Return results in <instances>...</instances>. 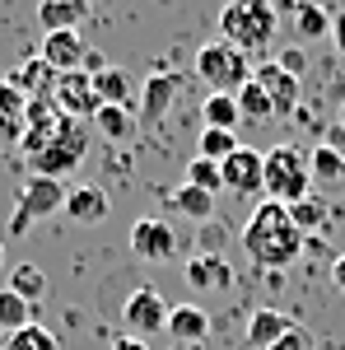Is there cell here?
<instances>
[{
    "label": "cell",
    "instance_id": "obj_1",
    "mask_svg": "<svg viewBox=\"0 0 345 350\" xmlns=\"http://www.w3.org/2000/svg\"><path fill=\"white\" fill-rule=\"evenodd\" d=\"M243 252L252 257V267H262V271L294 267V257H303V234L294 229L290 206L257 201V211L243 224Z\"/></svg>",
    "mask_w": 345,
    "mask_h": 350
},
{
    "label": "cell",
    "instance_id": "obj_2",
    "mask_svg": "<svg viewBox=\"0 0 345 350\" xmlns=\"http://www.w3.org/2000/svg\"><path fill=\"white\" fill-rule=\"evenodd\" d=\"M275 28H280V14H275L271 0H229L219 10V38L247 56L266 52L275 42Z\"/></svg>",
    "mask_w": 345,
    "mask_h": 350
},
{
    "label": "cell",
    "instance_id": "obj_3",
    "mask_svg": "<svg viewBox=\"0 0 345 350\" xmlns=\"http://www.w3.org/2000/svg\"><path fill=\"white\" fill-rule=\"evenodd\" d=\"M313 196V173H308V154H299L294 145H275L262 154V201L275 206H294Z\"/></svg>",
    "mask_w": 345,
    "mask_h": 350
},
{
    "label": "cell",
    "instance_id": "obj_4",
    "mask_svg": "<svg viewBox=\"0 0 345 350\" xmlns=\"http://www.w3.org/2000/svg\"><path fill=\"white\" fill-rule=\"evenodd\" d=\"M196 75L210 84V94H238L243 84L252 80V56L238 52L224 38H215L196 52Z\"/></svg>",
    "mask_w": 345,
    "mask_h": 350
},
{
    "label": "cell",
    "instance_id": "obj_5",
    "mask_svg": "<svg viewBox=\"0 0 345 350\" xmlns=\"http://www.w3.org/2000/svg\"><path fill=\"white\" fill-rule=\"evenodd\" d=\"M56 211H66V187H61L56 178H38V173H33L24 183V191H19V201H14L10 234L19 239V234H28L42 215H56Z\"/></svg>",
    "mask_w": 345,
    "mask_h": 350
},
{
    "label": "cell",
    "instance_id": "obj_6",
    "mask_svg": "<svg viewBox=\"0 0 345 350\" xmlns=\"http://www.w3.org/2000/svg\"><path fill=\"white\" fill-rule=\"evenodd\" d=\"M84 154H89V135L80 131V122H66L61 135H56L38 159H28V163H33L38 178H56V183H61L66 173H75V168L84 163Z\"/></svg>",
    "mask_w": 345,
    "mask_h": 350
},
{
    "label": "cell",
    "instance_id": "obj_7",
    "mask_svg": "<svg viewBox=\"0 0 345 350\" xmlns=\"http://www.w3.org/2000/svg\"><path fill=\"white\" fill-rule=\"evenodd\" d=\"M122 327H126V336H154V332H168V304L154 285H140L126 295L122 304Z\"/></svg>",
    "mask_w": 345,
    "mask_h": 350
},
{
    "label": "cell",
    "instance_id": "obj_8",
    "mask_svg": "<svg viewBox=\"0 0 345 350\" xmlns=\"http://www.w3.org/2000/svg\"><path fill=\"white\" fill-rule=\"evenodd\" d=\"M131 252L140 262H173L178 252V229L159 215H145L131 224Z\"/></svg>",
    "mask_w": 345,
    "mask_h": 350
},
{
    "label": "cell",
    "instance_id": "obj_9",
    "mask_svg": "<svg viewBox=\"0 0 345 350\" xmlns=\"http://www.w3.org/2000/svg\"><path fill=\"white\" fill-rule=\"evenodd\" d=\"M182 89H187V80L178 70H154L145 80V89H140V122L145 126H159L163 117L173 112V103L182 98Z\"/></svg>",
    "mask_w": 345,
    "mask_h": 350
},
{
    "label": "cell",
    "instance_id": "obj_10",
    "mask_svg": "<svg viewBox=\"0 0 345 350\" xmlns=\"http://www.w3.org/2000/svg\"><path fill=\"white\" fill-rule=\"evenodd\" d=\"M52 103L70 122H80V117H98V94H94V75L89 70H70V75H56V89H52Z\"/></svg>",
    "mask_w": 345,
    "mask_h": 350
},
{
    "label": "cell",
    "instance_id": "obj_11",
    "mask_svg": "<svg viewBox=\"0 0 345 350\" xmlns=\"http://www.w3.org/2000/svg\"><path fill=\"white\" fill-rule=\"evenodd\" d=\"M219 173H224V191H234V196H257L262 191V154L247 150V145H238L219 163Z\"/></svg>",
    "mask_w": 345,
    "mask_h": 350
},
{
    "label": "cell",
    "instance_id": "obj_12",
    "mask_svg": "<svg viewBox=\"0 0 345 350\" xmlns=\"http://www.w3.org/2000/svg\"><path fill=\"white\" fill-rule=\"evenodd\" d=\"M252 80L266 89V98H271L275 117H290V112L299 108V80H294L290 70H280L275 61H262V66L252 70Z\"/></svg>",
    "mask_w": 345,
    "mask_h": 350
},
{
    "label": "cell",
    "instance_id": "obj_13",
    "mask_svg": "<svg viewBox=\"0 0 345 350\" xmlns=\"http://www.w3.org/2000/svg\"><path fill=\"white\" fill-rule=\"evenodd\" d=\"M84 52H89V47H84L80 28H66V33H47L38 56L52 66L56 75H70V70H80V66H84Z\"/></svg>",
    "mask_w": 345,
    "mask_h": 350
},
{
    "label": "cell",
    "instance_id": "obj_14",
    "mask_svg": "<svg viewBox=\"0 0 345 350\" xmlns=\"http://www.w3.org/2000/svg\"><path fill=\"white\" fill-rule=\"evenodd\" d=\"M182 275H187L191 290H229V285H234V267H229L219 252H196L182 267Z\"/></svg>",
    "mask_w": 345,
    "mask_h": 350
},
{
    "label": "cell",
    "instance_id": "obj_15",
    "mask_svg": "<svg viewBox=\"0 0 345 350\" xmlns=\"http://www.w3.org/2000/svg\"><path fill=\"white\" fill-rule=\"evenodd\" d=\"M66 215L75 219V224H103L112 215V201H107L103 187L80 183V187H66Z\"/></svg>",
    "mask_w": 345,
    "mask_h": 350
},
{
    "label": "cell",
    "instance_id": "obj_16",
    "mask_svg": "<svg viewBox=\"0 0 345 350\" xmlns=\"http://www.w3.org/2000/svg\"><path fill=\"white\" fill-rule=\"evenodd\" d=\"M5 80L14 84L24 98H52V89H56V70L42 61V56H28V61H19Z\"/></svg>",
    "mask_w": 345,
    "mask_h": 350
},
{
    "label": "cell",
    "instance_id": "obj_17",
    "mask_svg": "<svg viewBox=\"0 0 345 350\" xmlns=\"http://www.w3.org/2000/svg\"><path fill=\"white\" fill-rule=\"evenodd\" d=\"M24 112H28V98L10 80H0V145H19V135H24Z\"/></svg>",
    "mask_w": 345,
    "mask_h": 350
},
{
    "label": "cell",
    "instance_id": "obj_18",
    "mask_svg": "<svg viewBox=\"0 0 345 350\" xmlns=\"http://www.w3.org/2000/svg\"><path fill=\"white\" fill-rule=\"evenodd\" d=\"M168 336H178L182 346L206 341V336H210V313L196 308V304H178V308H168Z\"/></svg>",
    "mask_w": 345,
    "mask_h": 350
},
{
    "label": "cell",
    "instance_id": "obj_19",
    "mask_svg": "<svg viewBox=\"0 0 345 350\" xmlns=\"http://www.w3.org/2000/svg\"><path fill=\"white\" fill-rule=\"evenodd\" d=\"M294 327V318H285L280 308H257L252 318H247V346H257V350H271L285 332Z\"/></svg>",
    "mask_w": 345,
    "mask_h": 350
},
{
    "label": "cell",
    "instance_id": "obj_20",
    "mask_svg": "<svg viewBox=\"0 0 345 350\" xmlns=\"http://www.w3.org/2000/svg\"><path fill=\"white\" fill-rule=\"evenodd\" d=\"M308 173H313V183H322V187L345 183V154H341V145H336V140L313 145V154H308Z\"/></svg>",
    "mask_w": 345,
    "mask_h": 350
},
{
    "label": "cell",
    "instance_id": "obj_21",
    "mask_svg": "<svg viewBox=\"0 0 345 350\" xmlns=\"http://www.w3.org/2000/svg\"><path fill=\"white\" fill-rule=\"evenodd\" d=\"M215 206H219V196L191 187V183H182V187L173 191V211H178L182 219H191V224H210V219H215Z\"/></svg>",
    "mask_w": 345,
    "mask_h": 350
},
{
    "label": "cell",
    "instance_id": "obj_22",
    "mask_svg": "<svg viewBox=\"0 0 345 350\" xmlns=\"http://www.w3.org/2000/svg\"><path fill=\"white\" fill-rule=\"evenodd\" d=\"M80 19H84L80 0H42L38 5V24L47 28V33H66V28H75Z\"/></svg>",
    "mask_w": 345,
    "mask_h": 350
},
{
    "label": "cell",
    "instance_id": "obj_23",
    "mask_svg": "<svg viewBox=\"0 0 345 350\" xmlns=\"http://www.w3.org/2000/svg\"><path fill=\"white\" fill-rule=\"evenodd\" d=\"M201 117H206V126H210V131H234V126L243 122L238 98H234V94H206Z\"/></svg>",
    "mask_w": 345,
    "mask_h": 350
},
{
    "label": "cell",
    "instance_id": "obj_24",
    "mask_svg": "<svg viewBox=\"0 0 345 350\" xmlns=\"http://www.w3.org/2000/svg\"><path fill=\"white\" fill-rule=\"evenodd\" d=\"M5 290H14L24 304H38V299L47 295V275H42V267H33V262H19V267L10 271Z\"/></svg>",
    "mask_w": 345,
    "mask_h": 350
},
{
    "label": "cell",
    "instance_id": "obj_25",
    "mask_svg": "<svg viewBox=\"0 0 345 350\" xmlns=\"http://www.w3.org/2000/svg\"><path fill=\"white\" fill-rule=\"evenodd\" d=\"M94 94H98V103H122V108H131V75L117 70V66H107L103 75H94Z\"/></svg>",
    "mask_w": 345,
    "mask_h": 350
},
{
    "label": "cell",
    "instance_id": "obj_26",
    "mask_svg": "<svg viewBox=\"0 0 345 350\" xmlns=\"http://www.w3.org/2000/svg\"><path fill=\"white\" fill-rule=\"evenodd\" d=\"M327 215H331V206L322 201V196H303V201H294L290 206V219H294V229L308 239V234H318L322 224H327Z\"/></svg>",
    "mask_w": 345,
    "mask_h": 350
},
{
    "label": "cell",
    "instance_id": "obj_27",
    "mask_svg": "<svg viewBox=\"0 0 345 350\" xmlns=\"http://www.w3.org/2000/svg\"><path fill=\"white\" fill-rule=\"evenodd\" d=\"M294 19H299V38H327L331 33V10H322L318 0H299L294 5Z\"/></svg>",
    "mask_w": 345,
    "mask_h": 350
},
{
    "label": "cell",
    "instance_id": "obj_28",
    "mask_svg": "<svg viewBox=\"0 0 345 350\" xmlns=\"http://www.w3.org/2000/svg\"><path fill=\"white\" fill-rule=\"evenodd\" d=\"M94 126H98L107 140H126V135L135 131V117H131V108H122V103H103L98 117H94Z\"/></svg>",
    "mask_w": 345,
    "mask_h": 350
},
{
    "label": "cell",
    "instance_id": "obj_29",
    "mask_svg": "<svg viewBox=\"0 0 345 350\" xmlns=\"http://www.w3.org/2000/svg\"><path fill=\"white\" fill-rule=\"evenodd\" d=\"M5 350H61V346H56V332H52V327L28 323V327H19V332H10V336H5Z\"/></svg>",
    "mask_w": 345,
    "mask_h": 350
},
{
    "label": "cell",
    "instance_id": "obj_30",
    "mask_svg": "<svg viewBox=\"0 0 345 350\" xmlns=\"http://www.w3.org/2000/svg\"><path fill=\"white\" fill-rule=\"evenodd\" d=\"M28 323H33V304H24L14 290H0V332L10 336V332H19Z\"/></svg>",
    "mask_w": 345,
    "mask_h": 350
},
{
    "label": "cell",
    "instance_id": "obj_31",
    "mask_svg": "<svg viewBox=\"0 0 345 350\" xmlns=\"http://www.w3.org/2000/svg\"><path fill=\"white\" fill-rule=\"evenodd\" d=\"M238 150V135L234 131H201V145H196V159H210V163H224L229 154Z\"/></svg>",
    "mask_w": 345,
    "mask_h": 350
},
{
    "label": "cell",
    "instance_id": "obj_32",
    "mask_svg": "<svg viewBox=\"0 0 345 350\" xmlns=\"http://www.w3.org/2000/svg\"><path fill=\"white\" fill-rule=\"evenodd\" d=\"M234 98H238V112H243V117H252V122H266V117H275V108H271V98H266V89H262L257 80H247L238 94H234Z\"/></svg>",
    "mask_w": 345,
    "mask_h": 350
},
{
    "label": "cell",
    "instance_id": "obj_33",
    "mask_svg": "<svg viewBox=\"0 0 345 350\" xmlns=\"http://www.w3.org/2000/svg\"><path fill=\"white\" fill-rule=\"evenodd\" d=\"M187 183L210 191V196H219V191H224V173H219V163H210V159H191L187 163Z\"/></svg>",
    "mask_w": 345,
    "mask_h": 350
},
{
    "label": "cell",
    "instance_id": "obj_34",
    "mask_svg": "<svg viewBox=\"0 0 345 350\" xmlns=\"http://www.w3.org/2000/svg\"><path fill=\"white\" fill-rule=\"evenodd\" d=\"M271 350H313V336H308L303 327L294 323V327H290V332H285V336H280V341H275Z\"/></svg>",
    "mask_w": 345,
    "mask_h": 350
},
{
    "label": "cell",
    "instance_id": "obj_35",
    "mask_svg": "<svg viewBox=\"0 0 345 350\" xmlns=\"http://www.w3.org/2000/svg\"><path fill=\"white\" fill-rule=\"evenodd\" d=\"M275 66H280V70H290L294 80H299V75L308 70V56L299 52V47H290V52H280V56H275Z\"/></svg>",
    "mask_w": 345,
    "mask_h": 350
},
{
    "label": "cell",
    "instance_id": "obj_36",
    "mask_svg": "<svg viewBox=\"0 0 345 350\" xmlns=\"http://www.w3.org/2000/svg\"><path fill=\"white\" fill-rule=\"evenodd\" d=\"M331 42H336V52L345 56V10H336V14H331Z\"/></svg>",
    "mask_w": 345,
    "mask_h": 350
},
{
    "label": "cell",
    "instance_id": "obj_37",
    "mask_svg": "<svg viewBox=\"0 0 345 350\" xmlns=\"http://www.w3.org/2000/svg\"><path fill=\"white\" fill-rule=\"evenodd\" d=\"M112 350H150V341H140V336H126V332H122V336L112 341Z\"/></svg>",
    "mask_w": 345,
    "mask_h": 350
},
{
    "label": "cell",
    "instance_id": "obj_38",
    "mask_svg": "<svg viewBox=\"0 0 345 350\" xmlns=\"http://www.w3.org/2000/svg\"><path fill=\"white\" fill-rule=\"evenodd\" d=\"M331 285H336V290H345V252L331 262Z\"/></svg>",
    "mask_w": 345,
    "mask_h": 350
},
{
    "label": "cell",
    "instance_id": "obj_39",
    "mask_svg": "<svg viewBox=\"0 0 345 350\" xmlns=\"http://www.w3.org/2000/svg\"><path fill=\"white\" fill-rule=\"evenodd\" d=\"M341 131H345V108H341Z\"/></svg>",
    "mask_w": 345,
    "mask_h": 350
},
{
    "label": "cell",
    "instance_id": "obj_40",
    "mask_svg": "<svg viewBox=\"0 0 345 350\" xmlns=\"http://www.w3.org/2000/svg\"><path fill=\"white\" fill-rule=\"evenodd\" d=\"M0 262H5V243H0Z\"/></svg>",
    "mask_w": 345,
    "mask_h": 350
},
{
    "label": "cell",
    "instance_id": "obj_41",
    "mask_svg": "<svg viewBox=\"0 0 345 350\" xmlns=\"http://www.w3.org/2000/svg\"><path fill=\"white\" fill-rule=\"evenodd\" d=\"M80 5H84V0H80Z\"/></svg>",
    "mask_w": 345,
    "mask_h": 350
}]
</instances>
